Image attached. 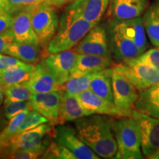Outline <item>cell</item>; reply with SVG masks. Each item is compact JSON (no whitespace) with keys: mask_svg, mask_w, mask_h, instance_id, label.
<instances>
[{"mask_svg":"<svg viewBox=\"0 0 159 159\" xmlns=\"http://www.w3.org/2000/svg\"><path fill=\"white\" fill-rule=\"evenodd\" d=\"M32 106L30 100L20 101V102H4L3 112L7 120L16 116L19 113L26 110H32Z\"/></svg>","mask_w":159,"mask_h":159,"instance_id":"cell-31","label":"cell"},{"mask_svg":"<svg viewBox=\"0 0 159 159\" xmlns=\"http://www.w3.org/2000/svg\"><path fill=\"white\" fill-rule=\"evenodd\" d=\"M41 158H57V159H77L70 150L55 141L49 143L45 152L41 156Z\"/></svg>","mask_w":159,"mask_h":159,"instance_id":"cell-29","label":"cell"},{"mask_svg":"<svg viewBox=\"0 0 159 159\" xmlns=\"http://www.w3.org/2000/svg\"><path fill=\"white\" fill-rule=\"evenodd\" d=\"M119 21L125 33L133 40L142 54L149 47L146 36L147 33L143 23V18L139 16L134 19Z\"/></svg>","mask_w":159,"mask_h":159,"instance_id":"cell-24","label":"cell"},{"mask_svg":"<svg viewBox=\"0 0 159 159\" xmlns=\"http://www.w3.org/2000/svg\"><path fill=\"white\" fill-rule=\"evenodd\" d=\"M47 0H24L23 6H32L36 5L39 4L43 3L44 2H47Z\"/></svg>","mask_w":159,"mask_h":159,"instance_id":"cell-39","label":"cell"},{"mask_svg":"<svg viewBox=\"0 0 159 159\" xmlns=\"http://www.w3.org/2000/svg\"><path fill=\"white\" fill-rule=\"evenodd\" d=\"M14 41V37L11 29L0 33V53H3L4 50Z\"/></svg>","mask_w":159,"mask_h":159,"instance_id":"cell-35","label":"cell"},{"mask_svg":"<svg viewBox=\"0 0 159 159\" xmlns=\"http://www.w3.org/2000/svg\"><path fill=\"white\" fill-rule=\"evenodd\" d=\"M135 110L159 119V83L139 92Z\"/></svg>","mask_w":159,"mask_h":159,"instance_id":"cell-22","label":"cell"},{"mask_svg":"<svg viewBox=\"0 0 159 159\" xmlns=\"http://www.w3.org/2000/svg\"><path fill=\"white\" fill-rule=\"evenodd\" d=\"M61 105L57 124H63L70 121H75L82 117L92 115L83 108L76 95L68 94L61 90Z\"/></svg>","mask_w":159,"mask_h":159,"instance_id":"cell-19","label":"cell"},{"mask_svg":"<svg viewBox=\"0 0 159 159\" xmlns=\"http://www.w3.org/2000/svg\"><path fill=\"white\" fill-rule=\"evenodd\" d=\"M74 50L80 55H94L111 57L106 29L96 25L75 46Z\"/></svg>","mask_w":159,"mask_h":159,"instance_id":"cell-10","label":"cell"},{"mask_svg":"<svg viewBox=\"0 0 159 159\" xmlns=\"http://www.w3.org/2000/svg\"><path fill=\"white\" fill-rule=\"evenodd\" d=\"M94 26L96 25L82 18L64 11L56 34L47 45V51L56 53L72 49Z\"/></svg>","mask_w":159,"mask_h":159,"instance_id":"cell-2","label":"cell"},{"mask_svg":"<svg viewBox=\"0 0 159 159\" xmlns=\"http://www.w3.org/2000/svg\"><path fill=\"white\" fill-rule=\"evenodd\" d=\"M75 1L77 0H47L46 2L56 8V7H61L66 5L71 4Z\"/></svg>","mask_w":159,"mask_h":159,"instance_id":"cell-36","label":"cell"},{"mask_svg":"<svg viewBox=\"0 0 159 159\" xmlns=\"http://www.w3.org/2000/svg\"><path fill=\"white\" fill-rule=\"evenodd\" d=\"M11 30L15 41L40 44L39 38L32 25L30 11L28 6H22L16 11Z\"/></svg>","mask_w":159,"mask_h":159,"instance_id":"cell-14","label":"cell"},{"mask_svg":"<svg viewBox=\"0 0 159 159\" xmlns=\"http://www.w3.org/2000/svg\"><path fill=\"white\" fill-rule=\"evenodd\" d=\"M110 0H77L65 10L69 14L97 25L108 11Z\"/></svg>","mask_w":159,"mask_h":159,"instance_id":"cell-13","label":"cell"},{"mask_svg":"<svg viewBox=\"0 0 159 159\" xmlns=\"http://www.w3.org/2000/svg\"><path fill=\"white\" fill-rule=\"evenodd\" d=\"M75 130L87 146L103 158H115L117 144L112 128V118L90 115L75 120Z\"/></svg>","mask_w":159,"mask_h":159,"instance_id":"cell-1","label":"cell"},{"mask_svg":"<svg viewBox=\"0 0 159 159\" xmlns=\"http://www.w3.org/2000/svg\"><path fill=\"white\" fill-rule=\"evenodd\" d=\"M150 0H110L107 16L128 20L141 16L148 8Z\"/></svg>","mask_w":159,"mask_h":159,"instance_id":"cell-15","label":"cell"},{"mask_svg":"<svg viewBox=\"0 0 159 159\" xmlns=\"http://www.w3.org/2000/svg\"><path fill=\"white\" fill-rule=\"evenodd\" d=\"M112 73V66L95 73L91 82L89 89L109 102L114 103Z\"/></svg>","mask_w":159,"mask_h":159,"instance_id":"cell-25","label":"cell"},{"mask_svg":"<svg viewBox=\"0 0 159 159\" xmlns=\"http://www.w3.org/2000/svg\"><path fill=\"white\" fill-rule=\"evenodd\" d=\"M30 102L32 108L48 119L53 125L57 124L61 105V91L33 93Z\"/></svg>","mask_w":159,"mask_h":159,"instance_id":"cell-16","label":"cell"},{"mask_svg":"<svg viewBox=\"0 0 159 159\" xmlns=\"http://www.w3.org/2000/svg\"><path fill=\"white\" fill-rule=\"evenodd\" d=\"M27 83L33 93H47L61 90V86L42 61L35 65V70Z\"/></svg>","mask_w":159,"mask_h":159,"instance_id":"cell-20","label":"cell"},{"mask_svg":"<svg viewBox=\"0 0 159 159\" xmlns=\"http://www.w3.org/2000/svg\"><path fill=\"white\" fill-rule=\"evenodd\" d=\"M94 74L95 73L78 77H71L61 86V90L72 95L80 94L90 88L91 82Z\"/></svg>","mask_w":159,"mask_h":159,"instance_id":"cell-28","label":"cell"},{"mask_svg":"<svg viewBox=\"0 0 159 159\" xmlns=\"http://www.w3.org/2000/svg\"><path fill=\"white\" fill-rule=\"evenodd\" d=\"M136 87L139 92L159 83V71L136 57L114 64Z\"/></svg>","mask_w":159,"mask_h":159,"instance_id":"cell-7","label":"cell"},{"mask_svg":"<svg viewBox=\"0 0 159 159\" xmlns=\"http://www.w3.org/2000/svg\"><path fill=\"white\" fill-rule=\"evenodd\" d=\"M76 96L83 108L91 114L122 117L114 103L95 94L91 89H87Z\"/></svg>","mask_w":159,"mask_h":159,"instance_id":"cell-17","label":"cell"},{"mask_svg":"<svg viewBox=\"0 0 159 159\" xmlns=\"http://www.w3.org/2000/svg\"><path fill=\"white\" fill-rule=\"evenodd\" d=\"M19 7L0 11V33L9 30L13 22V16Z\"/></svg>","mask_w":159,"mask_h":159,"instance_id":"cell-33","label":"cell"},{"mask_svg":"<svg viewBox=\"0 0 159 159\" xmlns=\"http://www.w3.org/2000/svg\"><path fill=\"white\" fill-rule=\"evenodd\" d=\"M148 158H150V159H159V149L158 150H156V152H153L151 156L148 157Z\"/></svg>","mask_w":159,"mask_h":159,"instance_id":"cell-42","label":"cell"},{"mask_svg":"<svg viewBox=\"0 0 159 159\" xmlns=\"http://www.w3.org/2000/svg\"><path fill=\"white\" fill-rule=\"evenodd\" d=\"M5 101L4 102L27 101L31 99L33 92L30 88L28 83H19L4 89Z\"/></svg>","mask_w":159,"mask_h":159,"instance_id":"cell-27","label":"cell"},{"mask_svg":"<svg viewBox=\"0 0 159 159\" xmlns=\"http://www.w3.org/2000/svg\"><path fill=\"white\" fill-rule=\"evenodd\" d=\"M78 54L74 51L66 50L49 53L42 61L52 74L57 83L62 86L70 78L71 71L76 63Z\"/></svg>","mask_w":159,"mask_h":159,"instance_id":"cell-12","label":"cell"},{"mask_svg":"<svg viewBox=\"0 0 159 159\" xmlns=\"http://www.w3.org/2000/svg\"><path fill=\"white\" fill-rule=\"evenodd\" d=\"M131 116L138 127L142 153L148 158L159 149V119L135 109Z\"/></svg>","mask_w":159,"mask_h":159,"instance_id":"cell-9","label":"cell"},{"mask_svg":"<svg viewBox=\"0 0 159 159\" xmlns=\"http://www.w3.org/2000/svg\"><path fill=\"white\" fill-rule=\"evenodd\" d=\"M112 66L111 57L78 54L76 63L71 71L70 77L94 74Z\"/></svg>","mask_w":159,"mask_h":159,"instance_id":"cell-18","label":"cell"},{"mask_svg":"<svg viewBox=\"0 0 159 159\" xmlns=\"http://www.w3.org/2000/svg\"><path fill=\"white\" fill-rule=\"evenodd\" d=\"M23 63L25 62L20 61L16 57L4 54V53H0V74L11 66L22 64Z\"/></svg>","mask_w":159,"mask_h":159,"instance_id":"cell-34","label":"cell"},{"mask_svg":"<svg viewBox=\"0 0 159 159\" xmlns=\"http://www.w3.org/2000/svg\"><path fill=\"white\" fill-rule=\"evenodd\" d=\"M112 128L117 144V153L115 158H144L139 129L132 116L112 119Z\"/></svg>","mask_w":159,"mask_h":159,"instance_id":"cell-3","label":"cell"},{"mask_svg":"<svg viewBox=\"0 0 159 159\" xmlns=\"http://www.w3.org/2000/svg\"><path fill=\"white\" fill-rule=\"evenodd\" d=\"M49 120L42 114H40L37 111L32 109L26 115L25 119L23 120L21 125H20L17 134L22 133L24 131L31 130V129L36 128L39 125L49 122Z\"/></svg>","mask_w":159,"mask_h":159,"instance_id":"cell-30","label":"cell"},{"mask_svg":"<svg viewBox=\"0 0 159 159\" xmlns=\"http://www.w3.org/2000/svg\"><path fill=\"white\" fill-rule=\"evenodd\" d=\"M136 58L142 62L152 66L159 71V47H155V48L148 49Z\"/></svg>","mask_w":159,"mask_h":159,"instance_id":"cell-32","label":"cell"},{"mask_svg":"<svg viewBox=\"0 0 159 159\" xmlns=\"http://www.w3.org/2000/svg\"><path fill=\"white\" fill-rule=\"evenodd\" d=\"M4 98H5V93H4V89L2 86V85L0 84V106L3 103Z\"/></svg>","mask_w":159,"mask_h":159,"instance_id":"cell-41","label":"cell"},{"mask_svg":"<svg viewBox=\"0 0 159 159\" xmlns=\"http://www.w3.org/2000/svg\"><path fill=\"white\" fill-rule=\"evenodd\" d=\"M35 68V66L27 63L11 66L0 74V84L5 89L11 85L28 82Z\"/></svg>","mask_w":159,"mask_h":159,"instance_id":"cell-21","label":"cell"},{"mask_svg":"<svg viewBox=\"0 0 159 159\" xmlns=\"http://www.w3.org/2000/svg\"><path fill=\"white\" fill-rule=\"evenodd\" d=\"M54 141L63 145L75 155L77 159H99L96 152L77 136L76 130L66 125H58L55 129Z\"/></svg>","mask_w":159,"mask_h":159,"instance_id":"cell-11","label":"cell"},{"mask_svg":"<svg viewBox=\"0 0 159 159\" xmlns=\"http://www.w3.org/2000/svg\"><path fill=\"white\" fill-rule=\"evenodd\" d=\"M112 88L114 103L122 117L130 116L135 109L139 92L129 80L115 66H112Z\"/></svg>","mask_w":159,"mask_h":159,"instance_id":"cell-6","label":"cell"},{"mask_svg":"<svg viewBox=\"0 0 159 159\" xmlns=\"http://www.w3.org/2000/svg\"><path fill=\"white\" fill-rule=\"evenodd\" d=\"M13 6L16 7H20L23 6L24 0H8Z\"/></svg>","mask_w":159,"mask_h":159,"instance_id":"cell-40","label":"cell"},{"mask_svg":"<svg viewBox=\"0 0 159 159\" xmlns=\"http://www.w3.org/2000/svg\"><path fill=\"white\" fill-rule=\"evenodd\" d=\"M14 6H13L8 0H0V11L1 10H9L12 8H15Z\"/></svg>","mask_w":159,"mask_h":159,"instance_id":"cell-37","label":"cell"},{"mask_svg":"<svg viewBox=\"0 0 159 159\" xmlns=\"http://www.w3.org/2000/svg\"><path fill=\"white\" fill-rule=\"evenodd\" d=\"M51 130L52 125L44 123L31 130L16 134L0 152V158H7V156L13 151L35 148L49 142L47 135Z\"/></svg>","mask_w":159,"mask_h":159,"instance_id":"cell-8","label":"cell"},{"mask_svg":"<svg viewBox=\"0 0 159 159\" xmlns=\"http://www.w3.org/2000/svg\"><path fill=\"white\" fill-rule=\"evenodd\" d=\"M143 23L150 43L159 47V0H156L145 11Z\"/></svg>","mask_w":159,"mask_h":159,"instance_id":"cell-26","label":"cell"},{"mask_svg":"<svg viewBox=\"0 0 159 159\" xmlns=\"http://www.w3.org/2000/svg\"><path fill=\"white\" fill-rule=\"evenodd\" d=\"M31 22L39 39L40 45H48L59 28L60 19L55 7L46 2L36 5L28 6Z\"/></svg>","mask_w":159,"mask_h":159,"instance_id":"cell-4","label":"cell"},{"mask_svg":"<svg viewBox=\"0 0 159 159\" xmlns=\"http://www.w3.org/2000/svg\"><path fill=\"white\" fill-rule=\"evenodd\" d=\"M40 44L13 41L4 50V54L16 57L27 63H36L41 56Z\"/></svg>","mask_w":159,"mask_h":159,"instance_id":"cell-23","label":"cell"},{"mask_svg":"<svg viewBox=\"0 0 159 159\" xmlns=\"http://www.w3.org/2000/svg\"><path fill=\"white\" fill-rule=\"evenodd\" d=\"M106 31L111 53L116 62L135 58L142 54L133 40L125 33L119 20H109Z\"/></svg>","mask_w":159,"mask_h":159,"instance_id":"cell-5","label":"cell"},{"mask_svg":"<svg viewBox=\"0 0 159 159\" xmlns=\"http://www.w3.org/2000/svg\"><path fill=\"white\" fill-rule=\"evenodd\" d=\"M7 119L4 114L3 110H0V132L5 128V127L7 125Z\"/></svg>","mask_w":159,"mask_h":159,"instance_id":"cell-38","label":"cell"}]
</instances>
